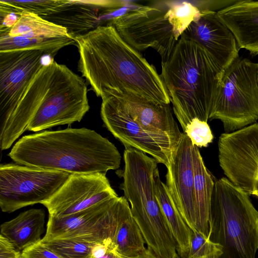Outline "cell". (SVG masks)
Listing matches in <instances>:
<instances>
[{"mask_svg": "<svg viewBox=\"0 0 258 258\" xmlns=\"http://www.w3.org/2000/svg\"><path fill=\"white\" fill-rule=\"evenodd\" d=\"M161 77L181 128L195 118L207 122L223 74L208 51L183 33Z\"/></svg>", "mask_w": 258, "mask_h": 258, "instance_id": "cell-4", "label": "cell"}, {"mask_svg": "<svg viewBox=\"0 0 258 258\" xmlns=\"http://www.w3.org/2000/svg\"><path fill=\"white\" fill-rule=\"evenodd\" d=\"M223 247L198 231H192L190 246L186 258H220Z\"/></svg>", "mask_w": 258, "mask_h": 258, "instance_id": "cell-27", "label": "cell"}, {"mask_svg": "<svg viewBox=\"0 0 258 258\" xmlns=\"http://www.w3.org/2000/svg\"><path fill=\"white\" fill-rule=\"evenodd\" d=\"M8 155L20 165L71 174H106L119 168L121 158L113 143L84 127L23 136Z\"/></svg>", "mask_w": 258, "mask_h": 258, "instance_id": "cell-3", "label": "cell"}, {"mask_svg": "<svg viewBox=\"0 0 258 258\" xmlns=\"http://www.w3.org/2000/svg\"><path fill=\"white\" fill-rule=\"evenodd\" d=\"M200 14L196 1H156L115 17L108 24L131 46L139 51L151 47L164 62Z\"/></svg>", "mask_w": 258, "mask_h": 258, "instance_id": "cell-5", "label": "cell"}, {"mask_svg": "<svg viewBox=\"0 0 258 258\" xmlns=\"http://www.w3.org/2000/svg\"><path fill=\"white\" fill-rule=\"evenodd\" d=\"M195 146L182 133L166 167L165 184L174 205L192 231H197L194 201Z\"/></svg>", "mask_w": 258, "mask_h": 258, "instance_id": "cell-15", "label": "cell"}, {"mask_svg": "<svg viewBox=\"0 0 258 258\" xmlns=\"http://www.w3.org/2000/svg\"><path fill=\"white\" fill-rule=\"evenodd\" d=\"M130 212L125 197L117 196L64 217L49 216L41 240L74 239L97 243L113 240L120 222Z\"/></svg>", "mask_w": 258, "mask_h": 258, "instance_id": "cell-8", "label": "cell"}, {"mask_svg": "<svg viewBox=\"0 0 258 258\" xmlns=\"http://www.w3.org/2000/svg\"><path fill=\"white\" fill-rule=\"evenodd\" d=\"M90 258H125L117 250L112 239H108L102 243H96L92 250Z\"/></svg>", "mask_w": 258, "mask_h": 258, "instance_id": "cell-29", "label": "cell"}, {"mask_svg": "<svg viewBox=\"0 0 258 258\" xmlns=\"http://www.w3.org/2000/svg\"><path fill=\"white\" fill-rule=\"evenodd\" d=\"M101 116L108 130L125 146L151 155L158 163L167 167L169 156L153 138L130 115L122 103L108 93L101 97Z\"/></svg>", "mask_w": 258, "mask_h": 258, "instance_id": "cell-14", "label": "cell"}, {"mask_svg": "<svg viewBox=\"0 0 258 258\" xmlns=\"http://www.w3.org/2000/svg\"><path fill=\"white\" fill-rule=\"evenodd\" d=\"M69 0L0 1L1 13L28 12L42 18L59 11Z\"/></svg>", "mask_w": 258, "mask_h": 258, "instance_id": "cell-25", "label": "cell"}, {"mask_svg": "<svg viewBox=\"0 0 258 258\" xmlns=\"http://www.w3.org/2000/svg\"><path fill=\"white\" fill-rule=\"evenodd\" d=\"M8 35L12 37L23 36L33 38L72 37L64 27L35 14L25 12L20 14L19 19L11 29Z\"/></svg>", "mask_w": 258, "mask_h": 258, "instance_id": "cell-22", "label": "cell"}, {"mask_svg": "<svg viewBox=\"0 0 258 258\" xmlns=\"http://www.w3.org/2000/svg\"><path fill=\"white\" fill-rule=\"evenodd\" d=\"M47 52L38 49L0 51V131L43 65Z\"/></svg>", "mask_w": 258, "mask_h": 258, "instance_id": "cell-11", "label": "cell"}, {"mask_svg": "<svg viewBox=\"0 0 258 258\" xmlns=\"http://www.w3.org/2000/svg\"><path fill=\"white\" fill-rule=\"evenodd\" d=\"M249 194L227 178L215 181L209 211V239L223 247L220 258H255L258 211Z\"/></svg>", "mask_w": 258, "mask_h": 258, "instance_id": "cell-6", "label": "cell"}, {"mask_svg": "<svg viewBox=\"0 0 258 258\" xmlns=\"http://www.w3.org/2000/svg\"><path fill=\"white\" fill-rule=\"evenodd\" d=\"M155 185L156 197L176 242L178 255L180 258H186L192 231L174 205L166 184L160 179L159 173L156 175Z\"/></svg>", "mask_w": 258, "mask_h": 258, "instance_id": "cell-21", "label": "cell"}, {"mask_svg": "<svg viewBox=\"0 0 258 258\" xmlns=\"http://www.w3.org/2000/svg\"><path fill=\"white\" fill-rule=\"evenodd\" d=\"M209 119L232 132L258 120V63L239 57L224 72Z\"/></svg>", "mask_w": 258, "mask_h": 258, "instance_id": "cell-7", "label": "cell"}, {"mask_svg": "<svg viewBox=\"0 0 258 258\" xmlns=\"http://www.w3.org/2000/svg\"><path fill=\"white\" fill-rule=\"evenodd\" d=\"M216 180L206 167L199 148H194L195 229L209 238V211Z\"/></svg>", "mask_w": 258, "mask_h": 258, "instance_id": "cell-20", "label": "cell"}, {"mask_svg": "<svg viewBox=\"0 0 258 258\" xmlns=\"http://www.w3.org/2000/svg\"><path fill=\"white\" fill-rule=\"evenodd\" d=\"M21 253L9 240L0 234V258H21Z\"/></svg>", "mask_w": 258, "mask_h": 258, "instance_id": "cell-31", "label": "cell"}, {"mask_svg": "<svg viewBox=\"0 0 258 258\" xmlns=\"http://www.w3.org/2000/svg\"><path fill=\"white\" fill-rule=\"evenodd\" d=\"M104 93L116 97L131 117L153 138L170 157L182 133L173 117L169 104L154 102L127 92L107 91L103 94Z\"/></svg>", "mask_w": 258, "mask_h": 258, "instance_id": "cell-13", "label": "cell"}, {"mask_svg": "<svg viewBox=\"0 0 258 258\" xmlns=\"http://www.w3.org/2000/svg\"><path fill=\"white\" fill-rule=\"evenodd\" d=\"M183 34L202 46L221 71L226 70L239 57V48L230 29L216 11H200V14Z\"/></svg>", "mask_w": 258, "mask_h": 258, "instance_id": "cell-16", "label": "cell"}, {"mask_svg": "<svg viewBox=\"0 0 258 258\" xmlns=\"http://www.w3.org/2000/svg\"><path fill=\"white\" fill-rule=\"evenodd\" d=\"M78 69L98 97L105 91L127 92L169 104L167 89L154 66L108 24L76 37Z\"/></svg>", "mask_w": 258, "mask_h": 258, "instance_id": "cell-1", "label": "cell"}, {"mask_svg": "<svg viewBox=\"0 0 258 258\" xmlns=\"http://www.w3.org/2000/svg\"><path fill=\"white\" fill-rule=\"evenodd\" d=\"M45 220L43 209H31L2 224L1 234L22 252L42 240Z\"/></svg>", "mask_w": 258, "mask_h": 258, "instance_id": "cell-19", "label": "cell"}, {"mask_svg": "<svg viewBox=\"0 0 258 258\" xmlns=\"http://www.w3.org/2000/svg\"><path fill=\"white\" fill-rule=\"evenodd\" d=\"M216 12L233 34L239 48L257 55L258 1H235Z\"/></svg>", "mask_w": 258, "mask_h": 258, "instance_id": "cell-18", "label": "cell"}, {"mask_svg": "<svg viewBox=\"0 0 258 258\" xmlns=\"http://www.w3.org/2000/svg\"><path fill=\"white\" fill-rule=\"evenodd\" d=\"M89 108L84 80L51 58L37 72L0 131L1 150L10 148L26 130L79 122Z\"/></svg>", "mask_w": 258, "mask_h": 258, "instance_id": "cell-2", "label": "cell"}, {"mask_svg": "<svg viewBox=\"0 0 258 258\" xmlns=\"http://www.w3.org/2000/svg\"><path fill=\"white\" fill-rule=\"evenodd\" d=\"M76 44L72 37L28 38L12 37L8 32H0V51L20 49H38L47 52L52 58L62 48Z\"/></svg>", "mask_w": 258, "mask_h": 258, "instance_id": "cell-23", "label": "cell"}, {"mask_svg": "<svg viewBox=\"0 0 258 258\" xmlns=\"http://www.w3.org/2000/svg\"><path fill=\"white\" fill-rule=\"evenodd\" d=\"M113 241L118 253L125 258H135L147 248L131 211L120 222Z\"/></svg>", "mask_w": 258, "mask_h": 258, "instance_id": "cell-24", "label": "cell"}, {"mask_svg": "<svg viewBox=\"0 0 258 258\" xmlns=\"http://www.w3.org/2000/svg\"><path fill=\"white\" fill-rule=\"evenodd\" d=\"M253 195L258 198V177L254 184V192Z\"/></svg>", "mask_w": 258, "mask_h": 258, "instance_id": "cell-33", "label": "cell"}, {"mask_svg": "<svg viewBox=\"0 0 258 258\" xmlns=\"http://www.w3.org/2000/svg\"><path fill=\"white\" fill-rule=\"evenodd\" d=\"M219 161L227 178L249 195L253 194L258 177V123L222 134Z\"/></svg>", "mask_w": 258, "mask_h": 258, "instance_id": "cell-10", "label": "cell"}, {"mask_svg": "<svg viewBox=\"0 0 258 258\" xmlns=\"http://www.w3.org/2000/svg\"><path fill=\"white\" fill-rule=\"evenodd\" d=\"M116 197L106 174H72L60 189L41 204L48 210L49 216L62 218Z\"/></svg>", "mask_w": 258, "mask_h": 258, "instance_id": "cell-12", "label": "cell"}, {"mask_svg": "<svg viewBox=\"0 0 258 258\" xmlns=\"http://www.w3.org/2000/svg\"><path fill=\"white\" fill-rule=\"evenodd\" d=\"M198 148L207 147L214 136L207 122L195 118L188 123L183 132Z\"/></svg>", "mask_w": 258, "mask_h": 258, "instance_id": "cell-28", "label": "cell"}, {"mask_svg": "<svg viewBox=\"0 0 258 258\" xmlns=\"http://www.w3.org/2000/svg\"><path fill=\"white\" fill-rule=\"evenodd\" d=\"M41 241L61 258H90L96 244L74 239Z\"/></svg>", "mask_w": 258, "mask_h": 258, "instance_id": "cell-26", "label": "cell"}, {"mask_svg": "<svg viewBox=\"0 0 258 258\" xmlns=\"http://www.w3.org/2000/svg\"><path fill=\"white\" fill-rule=\"evenodd\" d=\"M124 6L120 1H71L58 12L43 18L67 29L73 38L100 26L101 15Z\"/></svg>", "mask_w": 258, "mask_h": 258, "instance_id": "cell-17", "label": "cell"}, {"mask_svg": "<svg viewBox=\"0 0 258 258\" xmlns=\"http://www.w3.org/2000/svg\"><path fill=\"white\" fill-rule=\"evenodd\" d=\"M135 258H159L155 255L150 250L147 248L142 254Z\"/></svg>", "mask_w": 258, "mask_h": 258, "instance_id": "cell-32", "label": "cell"}, {"mask_svg": "<svg viewBox=\"0 0 258 258\" xmlns=\"http://www.w3.org/2000/svg\"><path fill=\"white\" fill-rule=\"evenodd\" d=\"M21 258H61L41 241L22 251Z\"/></svg>", "mask_w": 258, "mask_h": 258, "instance_id": "cell-30", "label": "cell"}, {"mask_svg": "<svg viewBox=\"0 0 258 258\" xmlns=\"http://www.w3.org/2000/svg\"><path fill=\"white\" fill-rule=\"evenodd\" d=\"M71 173L16 164L0 166V207L10 213L49 200Z\"/></svg>", "mask_w": 258, "mask_h": 258, "instance_id": "cell-9", "label": "cell"}]
</instances>
